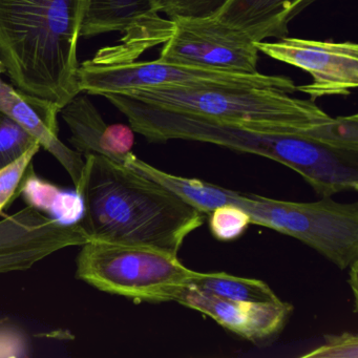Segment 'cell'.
Segmentation results:
<instances>
[{
	"label": "cell",
	"instance_id": "obj_25",
	"mask_svg": "<svg viewBox=\"0 0 358 358\" xmlns=\"http://www.w3.org/2000/svg\"><path fill=\"white\" fill-rule=\"evenodd\" d=\"M317 0H306L305 3H303V8H307L308 6L311 5V3H315Z\"/></svg>",
	"mask_w": 358,
	"mask_h": 358
},
{
	"label": "cell",
	"instance_id": "obj_16",
	"mask_svg": "<svg viewBox=\"0 0 358 358\" xmlns=\"http://www.w3.org/2000/svg\"><path fill=\"white\" fill-rule=\"evenodd\" d=\"M186 287L228 301L269 303L280 299L263 280L238 278L225 272L192 271Z\"/></svg>",
	"mask_w": 358,
	"mask_h": 358
},
{
	"label": "cell",
	"instance_id": "obj_7",
	"mask_svg": "<svg viewBox=\"0 0 358 358\" xmlns=\"http://www.w3.org/2000/svg\"><path fill=\"white\" fill-rule=\"evenodd\" d=\"M79 90L90 95L106 96L133 90L159 87H271L294 93L292 79L257 72H227L173 64L158 58L154 62H98L90 59L79 66Z\"/></svg>",
	"mask_w": 358,
	"mask_h": 358
},
{
	"label": "cell",
	"instance_id": "obj_13",
	"mask_svg": "<svg viewBox=\"0 0 358 358\" xmlns=\"http://www.w3.org/2000/svg\"><path fill=\"white\" fill-rule=\"evenodd\" d=\"M70 127V143L83 156L100 155L115 162L133 154L135 131L124 124H108L87 96L77 95L60 110Z\"/></svg>",
	"mask_w": 358,
	"mask_h": 358
},
{
	"label": "cell",
	"instance_id": "obj_1",
	"mask_svg": "<svg viewBox=\"0 0 358 358\" xmlns=\"http://www.w3.org/2000/svg\"><path fill=\"white\" fill-rule=\"evenodd\" d=\"M150 142H203L257 155L299 173L322 198L358 189V117H336L315 134L257 131L150 106L127 94L103 96Z\"/></svg>",
	"mask_w": 358,
	"mask_h": 358
},
{
	"label": "cell",
	"instance_id": "obj_9",
	"mask_svg": "<svg viewBox=\"0 0 358 358\" xmlns=\"http://www.w3.org/2000/svg\"><path fill=\"white\" fill-rule=\"evenodd\" d=\"M257 51L276 62L305 71L310 85L296 87L311 101L330 96H349L358 85V45L354 43L282 37L275 43H255Z\"/></svg>",
	"mask_w": 358,
	"mask_h": 358
},
{
	"label": "cell",
	"instance_id": "obj_3",
	"mask_svg": "<svg viewBox=\"0 0 358 358\" xmlns=\"http://www.w3.org/2000/svg\"><path fill=\"white\" fill-rule=\"evenodd\" d=\"M85 0H0V62L20 91L60 108L81 94Z\"/></svg>",
	"mask_w": 358,
	"mask_h": 358
},
{
	"label": "cell",
	"instance_id": "obj_10",
	"mask_svg": "<svg viewBox=\"0 0 358 358\" xmlns=\"http://www.w3.org/2000/svg\"><path fill=\"white\" fill-rule=\"evenodd\" d=\"M87 241L77 222L49 217L29 205L0 221V274L30 269L49 255Z\"/></svg>",
	"mask_w": 358,
	"mask_h": 358
},
{
	"label": "cell",
	"instance_id": "obj_5",
	"mask_svg": "<svg viewBox=\"0 0 358 358\" xmlns=\"http://www.w3.org/2000/svg\"><path fill=\"white\" fill-rule=\"evenodd\" d=\"M120 94L164 110L271 133L315 134L333 120L315 102L271 87L177 85Z\"/></svg>",
	"mask_w": 358,
	"mask_h": 358
},
{
	"label": "cell",
	"instance_id": "obj_18",
	"mask_svg": "<svg viewBox=\"0 0 358 358\" xmlns=\"http://www.w3.org/2000/svg\"><path fill=\"white\" fill-rule=\"evenodd\" d=\"M37 144L30 133L0 110V171Z\"/></svg>",
	"mask_w": 358,
	"mask_h": 358
},
{
	"label": "cell",
	"instance_id": "obj_17",
	"mask_svg": "<svg viewBox=\"0 0 358 358\" xmlns=\"http://www.w3.org/2000/svg\"><path fill=\"white\" fill-rule=\"evenodd\" d=\"M41 148V144L33 146L20 159L0 171V215L22 194L29 179L34 175L33 159Z\"/></svg>",
	"mask_w": 358,
	"mask_h": 358
},
{
	"label": "cell",
	"instance_id": "obj_23",
	"mask_svg": "<svg viewBox=\"0 0 358 358\" xmlns=\"http://www.w3.org/2000/svg\"><path fill=\"white\" fill-rule=\"evenodd\" d=\"M357 261L353 262L350 266V286L352 287L354 294V301H355V308L357 307Z\"/></svg>",
	"mask_w": 358,
	"mask_h": 358
},
{
	"label": "cell",
	"instance_id": "obj_15",
	"mask_svg": "<svg viewBox=\"0 0 358 358\" xmlns=\"http://www.w3.org/2000/svg\"><path fill=\"white\" fill-rule=\"evenodd\" d=\"M160 0H85L81 36L110 32L122 34L162 28L171 20L161 17Z\"/></svg>",
	"mask_w": 358,
	"mask_h": 358
},
{
	"label": "cell",
	"instance_id": "obj_8",
	"mask_svg": "<svg viewBox=\"0 0 358 358\" xmlns=\"http://www.w3.org/2000/svg\"><path fill=\"white\" fill-rule=\"evenodd\" d=\"M159 58L173 64L253 74L259 51L242 31L217 16L171 18V32Z\"/></svg>",
	"mask_w": 358,
	"mask_h": 358
},
{
	"label": "cell",
	"instance_id": "obj_20",
	"mask_svg": "<svg viewBox=\"0 0 358 358\" xmlns=\"http://www.w3.org/2000/svg\"><path fill=\"white\" fill-rule=\"evenodd\" d=\"M227 0H160V14L176 17L215 16Z\"/></svg>",
	"mask_w": 358,
	"mask_h": 358
},
{
	"label": "cell",
	"instance_id": "obj_2",
	"mask_svg": "<svg viewBox=\"0 0 358 358\" xmlns=\"http://www.w3.org/2000/svg\"><path fill=\"white\" fill-rule=\"evenodd\" d=\"M77 221L89 240L150 247L178 257L205 215L166 186L100 155L85 156Z\"/></svg>",
	"mask_w": 358,
	"mask_h": 358
},
{
	"label": "cell",
	"instance_id": "obj_19",
	"mask_svg": "<svg viewBox=\"0 0 358 358\" xmlns=\"http://www.w3.org/2000/svg\"><path fill=\"white\" fill-rule=\"evenodd\" d=\"M208 217L209 227L213 236L223 242L240 238L251 224L248 215L234 205L217 207Z\"/></svg>",
	"mask_w": 358,
	"mask_h": 358
},
{
	"label": "cell",
	"instance_id": "obj_6",
	"mask_svg": "<svg viewBox=\"0 0 358 358\" xmlns=\"http://www.w3.org/2000/svg\"><path fill=\"white\" fill-rule=\"evenodd\" d=\"M76 259V276L90 286L137 301H173L194 270L155 248L87 241Z\"/></svg>",
	"mask_w": 358,
	"mask_h": 358
},
{
	"label": "cell",
	"instance_id": "obj_21",
	"mask_svg": "<svg viewBox=\"0 0 358 358\" xmlns=\"http://www.w3.org/2000/svg\"><path fill=\"white\" fill-rule=\"evenodd\" d=\"M324 345L303 355L305 358H357L358 337L353 333L329 334Z\"/></svg>",
	"mask_w": 358,
	"mask_h": 358
},
{
	"label": "cell",
	"instance_id": "obj_4",
	"mask_svg": "<svg viewBox=\"0 0 358 358\" xmlns=\"http://www.w3.org/2000/svg\"><path fill=\"white\" fill-rule=\"evenodd\" d=\"M123 164L166 186L203 215L223 205L242 209L251 224L265 226L305 243L339 269L358 259V205L341 204L330 198L295 203L242 194L199 179L165 173L131 154Z\"/></svg>",
	"mask_w": 358,
	"mask_h": 358
},
{
	"label": "cell",
	"instance_id": "obj_24",
	"mask_svg": "<svg viewBox=\"0 0 358 358\" xmlns=\"http://www.w3.org/2000/svg\"><path fill=\"white\" fill-rule=\"evenodd\" d=\"M3 73H7V70H6L3 62H0V83H3V80H1V75H3Z\"/></svg>",
	"mask_w": 358,
	"mask_h": 358
},
{
	"label": "cell",
	"instance_id": "obj_11",
	"mask_svg": "<svg viewBox=\"0 0 358 358\" xmlns=\"http://www.w3.org/2000/svg\"><path fill=\"white\" fill-rule=\"evenodd\" d=\"M173 301L209 316L220 326L257 345L273 341L293 311L292 305L282 299L269 303L228 301L187 287L180 290Z\"/></svg>",
	"mask_w": 358,
	"mask_h": 358
},
{
	"label": "cell",
	"instance_id": "obj_22",
	"mask_svg": "<svg viewBox=\"0 0 358 358\" xmlns=\"http://www.w3.org/2000/svg\"><path fill=\"white\" fill-rule=\"evenodd\" d=\"M28 355V339L20 327L0 320V356L24 357Z\"/></svg>",
	"mask_w": 358,
	"mask_h": 358
},
{
	"label": "cell",
	"instance_id": "obj_14",
	"mask_svg": "<svg viewBox=\"0 0 358 358\" xmlns=\"http://www.w3.org/2000/svg\"><path fill=\"white\" fill-rule=\"evenodd\" d=\"M306 0H227L217 17L248 35L255 43L282 38Z\"/></svg>",
	"mask_w": 358,
	"mask_h": 358
},
{
	"label": "cell",
	"instance_id": "obj_12",
	"mask_svg": "<svg viewBox=\"0 0 358 358\" xmlns=\"http://www.w3.org/2000/svg\"><path fill=\"white\" fill-rule=\"evenodd\" d=\"M0 110L24 127L39 142L41 148L55 157L68 171L75 189L80 186L85 159L76 150L69 148L58 137L57 115L62 108L57 104L14 89L3 81L0 83Z\"/></svg>",
	"mask_w": 358,
	"mask_h": 358
}]
</instances>
